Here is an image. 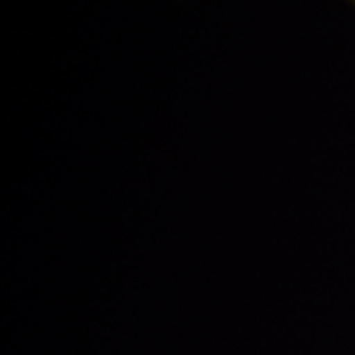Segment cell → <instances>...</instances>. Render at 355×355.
Wrapping results in <instances>:
<instances>
[{
  "label": "cell",
  "instance_id": "cell-1",
  "mask_svg": "<svg viewBox=\"0 0 355 355\" xmlns=\"http://www.w3.org/2000/svg\"><path fill=\"white\" fill-rule=\"evenodd\" d=\"M352 2H354V4H355V0H352Z\"/></svg>",
  "mask_w": 355,
  "mask_h": 355
}]
</instances>
